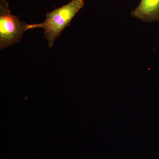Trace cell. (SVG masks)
I'll return each instance as SVG.
<instances>
[{"label": "cell", "instance_id": "1", "mask_svg": "<svg viewBox=\"0 0 159 159\" xmlns=\"http://www.w3.org/2000/svg\"><path fill=\"white\" fill-rule=\"evenodd\" d=\"M84 0H71L66 5L46 14V19L41 24L28 25L27 29L42 28L44 30V38L49 48L61 35V32L70 24L74 16L84 6Z\"/></svg>", "mask_w": 159, "mask_h": 159}, {"label": "cell", "instance_id": "3", "mask_svg": "<svg viewBox=\"0 0 159 159\" xmlns=\"http://www.w3.org/2000/svg\"><path fill=\"white\" fill-rule=\"evenodd\" d=\"M131 15L133 17L144 22L159 21V0H141Z\"/></svg>", "mask_w": 159, "mask_h": 159}, {"label": "cell", "instance_id": "2", "mask_svg": "<svg viewBox=\"0 0 159 159\" xmlns=\"http://www.w3.org/2000/svg\"><path fill=\"white\" fill-rule=\"evenodd\" d=\"M6 0H0V49L19 42L28 24L11 14Z\"/></svg>", "mask_w": 159, "mask_h": 159}]
</instances>
